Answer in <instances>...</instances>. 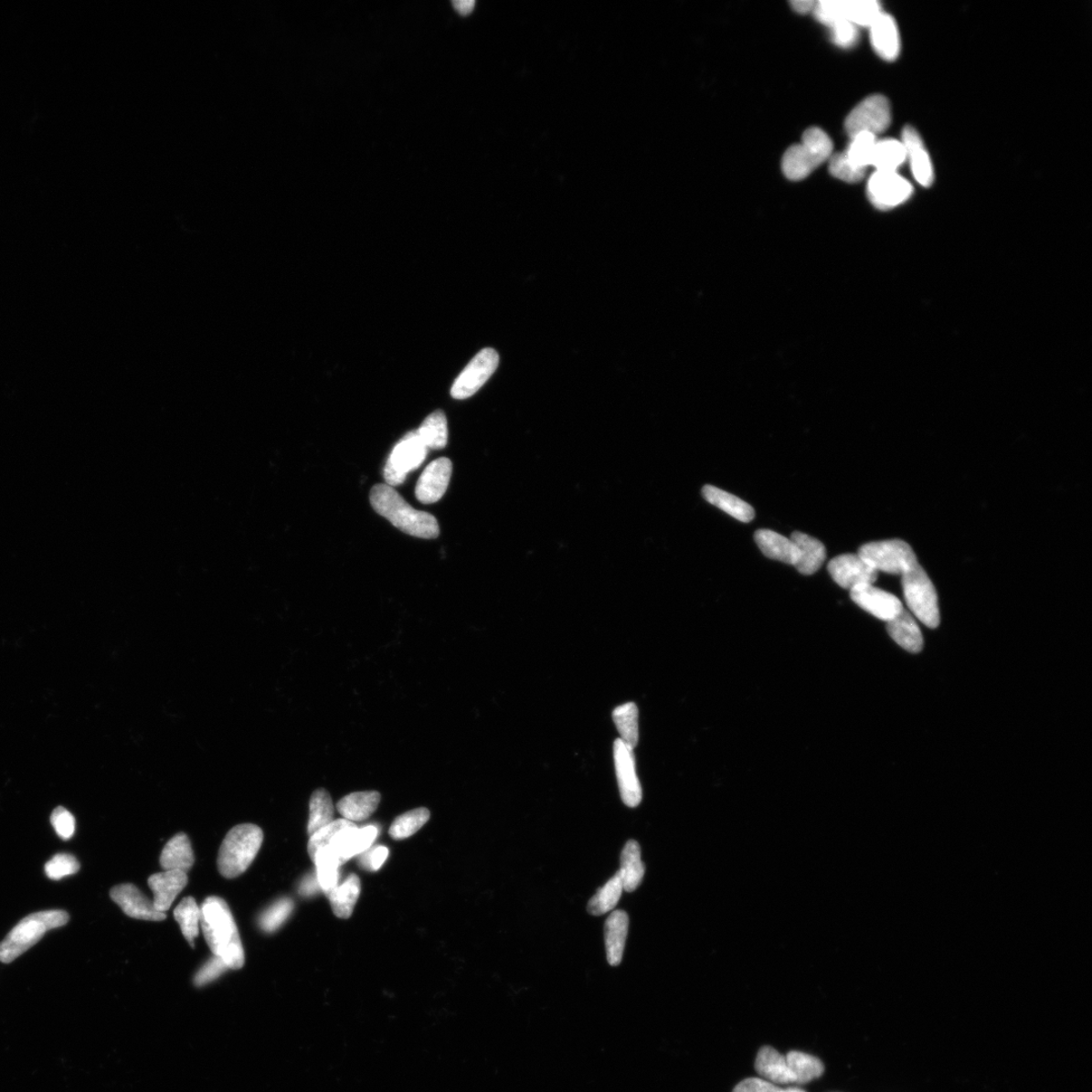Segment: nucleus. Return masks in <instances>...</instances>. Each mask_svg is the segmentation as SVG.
Listing matches in <instances>:
<instances>
[{
  "mask_svg": "<svg viewBox=\"0 0 1092 1092\" xmlns=\"http://www.w3.org/2000/svg\"><path fill=\"white\" fill-rule=\"evenodd\" d=\"M201 926L214 956L221 958L229 970H241L245 963L241 938L231 909L223 898L210 896L204 901Z\"/></svg>",
  "mask_w": 1092,
  "mask_h": 1092,
  "instance_id": "f257e3e1",
  "label": "nucleus"
},
{
  "mask_svg": "<svg viewBox=\"0 0 1092 1092\" xmlns=\"http://www.w3.org/2000/svg\"><path fill=\"white\" fill-rule=\"evenodd\" d=\"M370 504L379 515L406 535L424 539L439 537L440 525L429 513L414 509L393 487L378 483L370 491Z\"/></svg>",
  "mask_w": 1092,
  "mask_h": 1092,
  "instance_id": "f03ea898",
  "label": "nucleus"
},
{
  "mask_svg": "<svg viewBox=\"0 0 1092 1092\" xmlns=\"http://www.w3.org/2000/svg\"><path fill=\"white\" fill-rule=\"evenodd\" d=\"M263 832L260 826L236 825L224 839L217 856V869L228 879L239 877L249 868L261 848Z\"/></svg>",
  "mask_w": 1092,
  "mask_h": 1092,
  "instance_id": "7ed1b4c3",
  "label": "nucleus"
},
{
  "mask_svg": "<svg viewBox=\"0 0 1092 1092\" xmlns=\"http://www.w3.org/2000/svg\"><path fill=\"white\" fill-rule=\"evenodd\" d=\"M64 910H46L21 920L0 943V962L8 964L35 946L48 930L68 925Z\"/></svg>",
  "mask_w": 1092,
  "mask_h": 1092,
  "instance_id": "20e7f679",
  "label": "nucleus"
},
{
  "mask_svg": "<svg viewBox=\"0 0 1092 1092\" xmlns=\"http://www.w3.org/2000/svg\"><path fill=\"white\" fill-rule=\"evenodd\" d=\"M832 155V142L825 132L819 128L806 130L801 143L786 151L782 160V170L787 178L801 180L821 166Z\"/></svg>",
  "mask_w": 1092,
  "mask_h": 1092,
  "instance_id": "39448f33",
  "label": "nucleus"
},
{
  "mask_svg": "<svg viewBox=\"0 0 1092 1092\" xmlns=\"http://www.w3.org/2000/svg\"><path fill=\"white\" fill-rule=\"evenodd\" d=\"M902 588L911 613L928 629L941 622L936 588L923 567L918 564L901 575Z\"/></svg>",
  "mask_w": 1092,
  "mask_h": 1092,
  "instance_id": "423d86ee",
  "label": "nucleus"
},
{
  "mask_svg": "<svg viewBox=\"0 0 1092 1092\" xmlns=\"http://www.w3.org/2000/svg\"><path fill=\"white\" fill-rule=\"evenodd\" d=\"M858 555L877 572L904 575L918 564L914 549L901 539L874 541L862 546Z\"/></svg>",
  "mask_w": 1092,
  "mask_h": 1092,
  "instance_id": "0eeeda50",
  "label": "nucleus"
},
{
  "mask_svg": "<svg viewBox=\"0 0 1092 1092\" xmlns=\"http://www.w3.org/2000/svg\"><path fill=\"white\" fill-rule=\"evenodd\" d=\"M429 449L423 444L417 431L407 433L398 442L386 463L384 476L387 485L400 486L407 474L420 467Z\"/></svg>",
  "mask_w": 1092,
  "mask_h": 1092,
  "instance_id": "6e6552de",
  "label": "nucleus"
},
{
  "mask_svg": "<svg viewBox=\"0 0 1092 1092\" xmlns=\"http://www.w3.org/2000/svg\"><path fill=\"white\" fill-rule=\"evenodd\" d=\"M891 123V109L885 97L875 94L858 104L848 116L844 128L850 138L870 133L876 136L886 131Z\"/></svg>",
  "mask_w": 1092,
  "mask_h": 1092,
  "instance_id": "1a4fd4ad",
  "label": "nucleus"
},
{
  "mask_svg": "<svg viewBox=\"0 0 1092 1092\" xmlns=\"http://www.w3.org/2000/svg\"><path fill=\"white\" fill-rule=\"evenodd\" d=\"M498 365L497 351L492 348H483L455 379L451 387V396L457 400H464V398L473 396L495 373Z\"/></svg>",
  "mask_w": 1092,
  "mask_h": 1092,
  "instance_id": "9d476101",
  "label": "nucleus"
},
{
  "mask_svg": "<svg viewBox=\"0 0 1092 1092\" xmlns=\"http://www.w3.org/2000/svg\"><path fill=\"white\" fill-rule=\"evenodd\" d=\"M913 192V186L897 173L876 171L868 182V197L879 210H890L904 204Z\"/></svg>",
  "mask_w": 1092,
  "mask_h": 1092,
  "instance_id": "9b49d317",
  "label": "nucleus"
},
{
  "mask_svg": "<svg viewBox=\"0 0 1092 1092\" xmlns=\"http://www.w3.org/2000/svg\"><path fill=\"white\" fill-rule=\"evenodd\" d=\"M832 580L843 588L871 585L876 582L878 572L858 554L841 555L831 560L828 566Z\"/></svg>",
  "mask_w": 1092,
  "mask_h": 1092,
  "instance_id": "f8f14e48",
  "label": "nucleus"
},
{
  "mask_svg": "<svg viewBox=\"0 0 1092 1092\" xmlns=\"http://www.w3.org/2000/svg\"><path fill=\"white\" fill-rule=\"evenodd\" d=\"M614 763L621 800L633 809L641 804L642 790L635 771L633 749L626 747L620 738L614 742Z\"/></svg>",
  "mask_w": 1092,
  "mask_h": 1092,
  "instance_id": "ddd939ff",
  "label": "nucleus"
},
{
  "mask_svg": "<svg viewBox=\"0 0 1092 1092\" xmlns=\"http://www.w3.org/2000/svg\"><path fill=\"white\" fill-rule=\"evenodd\" d=\"M850 595L853 603L883 621L889 622L895 620L904 610V606L896 596L881 590L873 584L853 588Z\"/></svg>",
  "mask_w": 1092,
  "mask_h": 1092,
  "instance_id": "4468645a",
  "label": "nucleus"
},
{
  "mask_svg": "<svg viewBox=\"0 0 1092 1092\" xmlns=\"http://www.w3.org/2000/svg\"><path fill=\"white\" fill-rule=\"evenodd\" d=\"M452 473L451 460L440 458L432 461L417 482L415 493L423 504L439 502L448 490Z\"/></svg>",
  "mask_w": 1092,
  "mask_h": 1092,
  "instance_id": "2eb2a0df",
  "label": "nucleus"
},
{
  "mask_svg": "<svg viewBox=\"0 0 1092 1092\" xmlns=\"http://www.w3.org/2000/svg\"><path fill=\"white\" fill-rule=\"evenodd\" d=\"M901 142L906 148V161L917 182L925 187L932 186L935 179L932 160L917 131L906 126L902 131Z\"/></svg>",
  "mask_w": 1092,
  "mask_h": 1092,
  "instance_id": "dca6fc26",
  "label": "nucleus"
},
{
  "mask_svg": "<svg viewBox=\"0 0 1092 1092\" xmlns=\"http://www.w3.org/2000/svg\"><path fill=\"white\" fill-rule=\"evenodd\" d=\"M111 898L128 917L137 919L160 922L166 915L159 913L154 907V901L147 898L133 885H121L111 890Z\"/></svg>",
  "mask_w": 1092,
  "mask_h": 1092,
  "instance_id": "f3484780",
  "label": "nucleus"
},
{
  "mask_svg": "<svg viewBox=\"0 0 1092 1092\" xmlns=\"http://www.w3.org/2000/svg\"><path fill=\"white\" fill-rule=\"evenodd\" d=\"M187 874L183 871H164L154 874L148 879V885L154 892V907L165 914L174 901L187 885Z\"/></svg>",
  "mask_w": 1092,
  "mask_h": 1092,
  "instance_id": "a211bd4d",
  "label": "nucleus"
},
{
  "mask_svg": "<svg viewBox=\"0 0 1092 1092\" xmlns=\"http://www.w3.org/2000/svg\"><path fill=\"white\" fill-rule=\"evenodd\" d=\"M870 39L880 58L895 61L900 52V37L895 18L881 13L870 26Z\"/></svg>",
  "mask_w": 1092,
  "mask_h": 1092,
  "instance_id": "6ab92c4d",
  "label": "nucleus"
},
{
  "mask_svg": "<svg viewBox=\"0 0 1092 1092\" xmlns=\"http://www.w3.org/2000/svg\"><path fill=\"white\" fill-rule=\"evenodd\" d=\"M377 832L376 826L368 825L365 829H358L355 825L340 832L332 841L330 847L337 853L341 862L345 863L370 849Z\"/></svg>",
  "mask_w": 1092,
  "mask_h": 1092,
  "instance_id": "aec40b11",
  "label": "nucleus"
},
{
  "mask_svg": "<svg viewBox=\"0 0 1092 1092\" xmlns=\"http://www.w3.org/2000/svg\"><path fill=\"white\" fill-rule=\"evenodd\" d=\"M629 926V916L623 910H615L606 920V955L608 963L611 966H619L621 963Z\"/></svg>",
  "mask_w": 1092,
  "mask_h": 1092,
  "instance_id": "412c9836",
  "label": "nucleus"
},
{
  "mask_svg": "<svg viewBox=\"0 0 1092 1092\" xmlns=\"http://www.w3.org/2000/svg\"><path fill=\"white\" fill-rule=\"evenodd\" d=\"M887 631L902 649L917 653L923 650L924 636L913 614L902 610L895 620L887 622Z\"/></svg>",
  "mask_w": 1092,
  "mask_h": 1092,
  "instance_id": "4be33fe9",
  "label": "nucleus"
},
{
  "mask_svg": "<svg viewBox=\"0 0 1092 1092\" xmlns=\"http://www.w3.org/2000/svg\"><path fill=\"white\" fill-rule=\"evenodd\" d=\"M755 1068L759 1076L773 1085L794 1084L785 1055L770 1046L759 1049Z\"/></svg>",
  "mask_w": 1092,
  "mask_h": 1092,
  "instance_id": "5701e85b",
  "label": "nucleus"
},
{
  "mask_svg": "<svg viewBox=\"0 0 1092 1092\" xmlns=\"http://www.w3.org/2000/svg\"><path fill=\"white\" fill-rule=\"evenodd\" d=\"M790 539L799 549V559L794 567L805 576L818 572L826 558V549L822 541L796 531Z\"/></svg>",
  "mask_w": 1092,
  "mask_h": 1092,
  "instance_id": "b1692460",
  "label": "nucleus"
},
{
  "mask_svg": "<svg viewBox=\"0 0 1092 1092\" xmlns=\"http://www.w3.org/2000/svg\"><path fill=\"white\" fill-rule=\"evenodd\" d=\"M755 541L764 556L769 558L792 566L799 559V549L793 541L775 531L759 529L756 531Z\"/></svg>",
  "mask_w": 1092,
  "mask_h": 1092,
  "instance_id": "393cba45",
  "label": "nucleus"
},
{
  "mask_svg": "<svg viewBox=\"0 0 1092 1092\" xmlns=\"http://www.w3.org/2000/svg\"><path fill=\"white\" fill-rule=\"evenodd\" d=\"M195 856L191 841L184 832L171 839L161 853L160 865L164 871H183L187 874L194 866Z\"/></svg>",
  "mask_w": 1092,
  "mask_h": 1092,
  "instance_id": "a878e982",
  "label": "nucleus"
},
{
  "mask_svg": "<svg viewBox=\"0 0 1092 1092\" xmlns=\"http://www.w3.org/2000/svg\"><path fill=\"white\" fill-rule=\"evenodd\" d=\"M381 802L376 791L351 793L337 803L338 812L351 822H363L372 816Z\"/></svg>",
  "mask_w": 1092,
  "mask_h": 1092,
  "instance_id": "bb28decb",
  "label": "nucleus"
},
{
  "mask_svg": "<svg viewBox=\"0 0 1092 1092\" xmlns=\"http://www.w3.org/2000/svg\"><path fill=\"white\" fill-rule=\"evenodd\" d=\"M702 493H704V497L710 504L725 511L727 514L740 522L747 524V522H751L755 518L754 508L744 500L733 495V493L710 485L705 486L702 489Z\"/></svg>",
  "mask_w": 1092,
  "mask_h": 1092,
  "instance_id": "cd10ccee",
  "label": "nucleus"
},
{
  "mask_svg": "<svg viewBox=\"0 0 1092 1092\" xmlns=\"http://www.w3.org/2000/svg\"><path fill=\"white\" fill-rule=\"evenodd\" d=\"M644 871L639 843L629 841L622 850L620 869L617 872L621 879L623 890L628 892L636 890L641 885Z\"/></svg>",
  "mask_w": 1092,
  "mask_h": 1092,
  "instance_id": "c85d7f7f",
  "label": "nucleus"
},
{
  "mask_svg": "<svg viewBox=\"0 0 1092 1092\" xmlns=\"http://www.w3.org/2000/svg\"><path fill=\"white\" fill-rule=\"evenodd\" d=\"M360 889H362V885H360L358 876L355 874H351L341 885L325 892L332 910L337 917L347 919L353 916Z\"/></svg>",
  "mask_w": 1092,
  "mask_h": 1092,
  "instance_id": "c756f323",
  "label": "nucleus"
},
{
  "mask_svg": "<svg viewBox=\"0 0 1092 1092\" xmlns=\"http://www.w3.org/2000/svg\"><path fill=\"white\" fill-rule=\"evenodd\" d=\"M788 1067L791 1071L794 1084L805 1085L820 1078L824 1072L822 1062L811 1054L800 1051H790L785 1055Z\"/></svg>",
  "mask_w": 1092,
  "mask_h": 1092,
  "instance_id": "7c9ffc66",
  "label": "nucleus"
},
{
  "mask_svg": "<svg viewBox=\"0 0 1092 1092\" xmlns=\"http://www.w3.org/2000/svg\"><path fill=\"white\" fill-rule=\"evenodd\" d=\"M906 161V148L901 141L896 139L877 141L872 161V166L875 167L876 171L897 173L898 168L904 165Z\"/></svg>",
  "mask_w": 1092,
  "mask_h": 1092,
  "instance_id": "2f4dec72",
  "label": "nucleus"
},
{
  "mask_svg": "<svg viewBox=\"0 0 1092 1092\" xmlns=\"http://www.w3.org/2000/svg\"><path fill=\"white\" fill-rule=\"evenodd\" d=\"M418 436L429 450L440 451L445 448L449 440L448 420L441 410L430 414L417 430Z\"/></svg>",
  "mask_w": 1092,
  "mask_h": 1092,
  "instance_id": "473e14b6",
  "label": "nucleus"
},
{
  "mask_svg": "<svg viewBox=\"0 0 1092 1092\" xmlns=\"http://www.w3.org/2000/svg\"><path fill=\"white\" fill-rule=\"evenodd\" d=\"M840 6L843 20L856 27H870L882 13L876 0H840Z\"/></svg>",
  "mask_w": 1092,
  "mask_h": 1092,
  "instance_id": "72a5a7b5",
  "label": "nucleus"
},
{
  "mask_svg": "<svg viewBox=\"0 0 1092 1092\" xmlns=\"http://www.w3.org/2000/svg\"><path fill=\"white\" fill-rule=\"evenodd\" d=\"M334 822V806L331 796L325 790H318L312 794L310 800V819L308 833L310 837L328 824Z\"/></svg>",
  "mask_w": 1092,
  "mask_h": 1092,
  "instance_id": "f704fd0d",
  "label": "nucleus"
},
{
  "mask_svg": "<svg viewBox=\"0 0 1092 1092\" xmlns=\"http://www.w3.org/2000/svg\"><path fill=\"white\" fill-rule=\"evenodd\" d=\"M614 724L619 729L624 745L633 749L639 743V709L634 704H626L614 709Z\"/></svg>",
  "mask_w": 1092,
  "mask_h": 1092,
  "instance_id": "c9c22d12",
  "label": "nucleus"
},
{
  "mask_svg": "<svg viewBox=\"0 0 1092 1092\" xmlns=\"http://www.w3.org/2000/svg\"><path fill=\"white\" fill-rule=\"evenodd\" d=\"M623 886L619 873L606 883V885L597 891V894L588 901V911L592 916H603L615 908L622 896Z\"/></svg>",
  "mask_w": 1092,
  "mask_h": 1092,
  "instance_id": "e433bc0d",
  "label": "nucleus"
},
{
  "mask_svg": "<svg viewBox=\"0 0 1092 1092\" xmlns=\"http://www.w3.org/2000/svg\"><path fill=\"white\" fill-rule=\"evenodd\" d=\"M316 865V876L320 887L327 892L338 885L341 860L330 846L320 850L313 860Z\"/></svg>",
  "mask_w": 1092,
  "mask_h": 1092,
  "instance_id": "4c0bfd02",
  "label": "nucleus"
},
{
  "mask_svg": "<svg viewBox=\"0 0 1092 1092\" xmlns=\"http://www.w3.org/2000/svg\"><path fill=\"white\" fill-rule=\"evenodd\" d=\"M175 917L186 941L195 948V938L198 937V926L201 924V907L197 906L195 898L183 899L175 910Z\"/></svg>",
  "mask_w": 1092,
  "mask_h": 1092,
  "instance_id": "58836bf2",
  "label": "nucleus"
},
{
  "mask_svg": "<svg viewBox=\"0 0 1092 1092\" xmlns=\"http://www.w3.org/2000/svg\"><path fill=\"white\" fill-rule=\"evenodd\" d=\"M429 820L430 811L429 810L424 807L413 810L398 816L389 828L388 833L396 841L405 840L420 831Z\"/></svg>",
  "mask_w": 1092,
  "mask_h": 1092,
  "instance_id": "ea45409f",
  "label": "nucleus"
},
{
  "mask_svg": "<svg viewBox=\"0 0 1092 1092\" xmlns=\"http://www.w3.org/2000/svg\"><path fill=\"white\" fill-rule=\"evenodd\" d=\"M876 143V136L870 134V133H861V134L852 138L849 148L844 152H846L850 163L853 166L867 170L869 166H872L874 150H875Z\"/></svg>",
  "mask_w": 1092,
  "mask_h": 1092,
  "instance_id": "a19ab883",
  "label": "nucleus"
},
{
  "mask_svg": "<svg viewBox=\"0 0 1092 1092\" xmlns=\"http://www.w3.org/2000/svg\"><path fill=\"white\" fill-rule=\"evenodd\" d=\"M293 901L289 897H283L265 909L259 919V925L265 933H273L278 930L286 920L289 918L293 910Z\"/></svg>",
  "mask_w": 1092,
  "mask_h": 1092,
  "instance_id": "79ce46f5",
  "label": "nucleus"
},
{
  "mask_svg": "<svg viewBox=\"0 0 1092 1092\" xmlns=\"http://www.w3.org/2000/svg\"><path fill=\"white\" fill-rule=\"evenodd\" d=\"M353 826H355V822H351L345 819H339L313 834L312 837H310V842L308 844V852L312 861L314 860L316 853L320 850L330 846L332 841L334 840L340 832L348 828H353Z\"/></svg>",
  "mask_w": 1092,
  "mask_h": 1092,
  "instance_id": "37998d69",
  "label": "nucleus"
},
{
  "mask_svg": "<svg viewBox=\"0 0 1092 1092\" xmlns=\"http://www.w3.org/2000/svg\"><path fill=\"white\" fill-rule=\"evenodd\" d=\"M867 170L853 166L846 152L832 154L830 158V173L844 183L857 184L865 176Z\"/></svg>",
  "mask_w": 1092,
  "mask_h": 1092,
  "instance_id": "c03bdc74",
  "label": "nucleus"
},
{
  "mask_svg": "<svg viewBox=\"0 0 1092 1092\" xmlns=\"http://www.w3.org/2000/svg\"><path fill=\"white\" fill-rule=\"evenodd\" d=\"M80 869V864L70 853H57L46 864L45 873L52 880H61L73 875Z\"/></svg>",
  "mask_w": 1092,
  "mask_h": 1092,
  "instance_id": "a18cd8bd",
  "label": "nucleus"
},
{
  "mask_svg": "<svg viewBox=\"0 0 1092 1092\" xmlns=\"http://www.w3.org/2000/svg\"><path fill=\"white\" fill-rule=\"evenodd\" d=\"M832 39L842 48H852L859 39L858 27L849 21L842 20L830 27Z\"/></svg>",
  "mask_w": 1092,
  "mask_h": 1092,
  "instance_id": "49530a36",
  "label": "nucleus"
},
{
  "mask_svg": "<svg viewBox=\"0 0 1092 1092\" xmlns=\"http://www.w3.org/2000/svg\"><path fill=\"white\" fill-rule=\"evenodd\" d=\"M228 970L229 968H228L222 959L214 956L196 974L194 983L198 987L205 986L216 981L217 978L223 975Z\"/></svg>",
  "mask_w": 1092,
  "mask_h": 1092,
  "instance_id": "de8ad7c7",
  "label": "nucleus"
},
{
  "mask_svg": "<svg viewBox=\"0 0 1092 1092\" xmlns=\"http://www.w3.org/2000/svg\"><path fill=\"white\" fill-rule=\"evenodd\" d=\"M51 823L57 834L66 841L73 837L75 832V819L70 811L64 807H57L51 815Z\"/></svg>",
  "mask_w": 1092,
  "mask_h": 1092,
  "instance_id": "09e8293b",
  "label": "nucleus"
},
{
  "mask_svg": "<svg viewBox=\"0 0 1092 1092\" xmlns=\"http://www.w3.org/2000/svg\"><path fill=\"white\" fill-rule=\"evenodd\" d=\"M388 850L386 847H375L360 853L359 863L364 869L375 872L383 866L387 858Z\"/></svg>",
  "mask_w": 1092,
  "mask_h": 1092,
  "instance_id": "8fccbe9b",
  "label": "nucleus"
},
{
  "mask_svg": "<svg viewBox=\"0 0 1092 1092\" xmlns=\"http://www.w3.org/2000/svg\"><path fill=\"white\" fill-rule=\"evenodd\" d=\"M780 1088L763 1078H747L739 1082L734 1092H779Z\"/></svg>",
  "mask_w": 1092,
  "mask_h": 1092,
  "instance_id": "3c124183",
  "label": "nucleus"
},
{
  "mask_svg": "<svg viewBox=\"0 0 1092 1092\" xmlns=\"http://www.w3.org/2000/svg\"><path fill=\"white\" fill-rule=\"evenodd\" d=\"M318 887L320 885L317 876H307L302 881L299 892L303 896H310L316 894Z\"/></svg>",
  "mask_w": 1092,
  "mask_h": 1092,
  "instance_id": "603ef678",
  "label": "nucleus"
},
{
  "mask_svg": "<svg viewBox=\"0 0 1092 1092\" xmlns=\"http://www.w3.org/2000/svg\"><path fill=\"white\" fill-rule=\"evenodd\" d=\"M791 5L795 12L805 15L813 12L816 2L814 0H795Z\"/></svg>",
  "mask_w": 1092,
  "mask_h": 1092,
  "instance_id": "864d4df0",
  "label": "nucleus"
},
{
  "mask_svg": "<svg viewBox=\"0 0 1092 1092\" xmlns=\"http://www.w3.org/2000/svg\"><path fill=\"white\" fill-rule=\"evenodd\" d=\"M453 6L461 15H469L476 5L473 0H461V2H452Z\"/></svg>",
  "mask_w": 1092,
  "mask_h": 1092,
  "instance_id": "5fc2aeb1",
  "label": "nucleus"
},
{
  "mask_svg": "<svg viewBox=\"0 0 1092 1092\" xmlns=\"http://www.w3.org/2000/svg\"><path fill=\"white\" fill-rule=\"evenodd\" d=\"M779 1092H805V1091L803 1089L797 1088V1087H790V1088H786V1089L780 1088V1090H779Z\"/></svg>",
  "mask_w": 1092,
  "mask_h": 1092,
  "instance_id": "6e6d98bb",
  "label": "nucleus"
}]
</instances>
